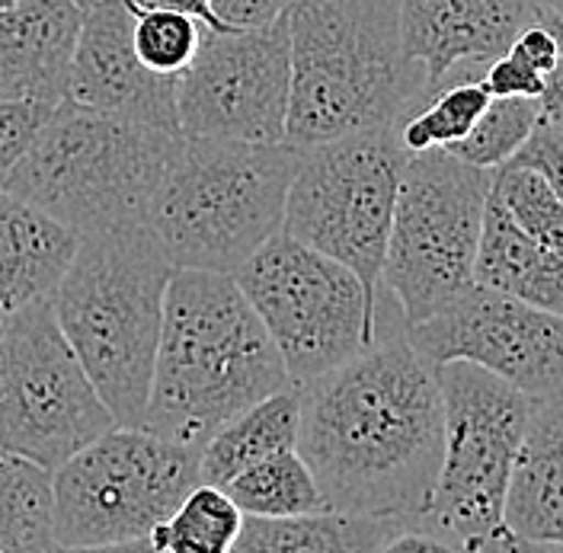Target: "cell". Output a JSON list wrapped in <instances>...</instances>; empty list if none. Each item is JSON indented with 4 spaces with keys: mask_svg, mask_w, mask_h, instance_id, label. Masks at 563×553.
Segmentation results:
<instances>
[{
    "mask_svg": "<svg viewBox=\"0 0 563 553\" xmlns=\"http://www.w3.org/2000/svg\"><path fill=\"white\" fill-rule=\"evenodd\" d=\"M298 454L327 512L426 516L445 449V407L404 327L382 333L330 375L301 384Z\"/></svg>",
    "mask_w": 563,
    "mask_h": 553,
    "instance_id": "1",
    "label": "cell"
},
{
    "mask_svg": "<svg viewBox=\"0 0 563 553\" xmlns=\"http://www.w3.org/2000/svg\"><path fill=\"white\" fill-rule=\"evenodd\" d=\"M285 387L279 349L234 276L176 269L141 425L202 451L224 422Z\"/></svg>",
    "mask_w": 563,
    "mask_h": 553,
    "instance_id": "2",
    "label": "cell"
},
{
    "mask_svg": "<svg viewBox=\"0 0 563 553\" xmlns=\"http://www.w3.org/2000/svg\"><path fill=\"white\" fill-rule=\"evenodd\" d=\"M291 100L285 144L404 125L432 100L420 62L404 48L397 0H291Z\"/></svg>",
    "mask_w": 563,
    "mask_h": 553,
    "instance_id": "3",
    "label": "cell"
},
{
    "mask_svg": "<svg viewBox=\"0 0 563 553\" xmlns=\"http://www.w3.org/2000/svg\"><path fill=\"white\" fill-rule=\"evenodd\" d=\"M174 263L147 224L80 237L52 311L119 425L144 422Z\"/></svg>",
    "mask_w": 563,
    "mask_h": 553,
    "instance_id": "4",
    "label": "cell"
},
{
    "mask_svg": "<svg viewBox=\"0 0 563 553\" xmlns=\"http://www.w3.org/2000/svg\"><path fill=\"white\" fill-rule=\"evenodd\" d=\"M298 157L291 144L183 139L144 224L174 269L234 276L282 231Z\"/></svg>",
    "mask_w": 563,
    "mask_h": 553,
    "instance_id": "5",
    "label": "cell"
},
{
    "mask_svg": "<svg viewBox=\"0 0 563 553\" xmlns=\"http://www.w3.org/2000/svg\"><path fill=\"white\" fill-rule=\"evenodd\" d=\"M179 144L183 135L62 103L10 174L7 192L77 237L144 224Z\"/></svg>",
    "mask_w": 563,
    "mask_h": 553,
    "instance_id": "6",
    "label": "cell"
},
{
    "mask_svg": "<svg viewBox=\"0 0 563 553\" xmlns=\"http://www.w3.org/2000/svg\"><path fill=\"white\" fill-rule=\"evenodd\" d=\"M493 174L445 151L410 154L382 269V288L397 301L404 327L435 317L474 288Z\"/></svg>",
    "mask_w": 563,
    "mask_h": 553,
    "instance_id": "7",
    "label": "cell"
},
{
    "mask_svg": "<svg viewBox=\"0 0 563 553\" xmlns=\"http://www.w3.org/2000/svg\"><path fill=\"white\" fill-rule=\"evenodd\" d=\"M407 161L397 125L305 147L285 199L282 231L352 269L375 308Z\"/></svg>",
    "mask_w": 563,
    "mask_h": 553,
    "instance_id": "8",
    "label": "cell"
},
{
    "mask_svg": "<svg viewBox=\"0 0 563 553\" xmlns=\"http://www.w3.org/2000/svg\"><path fill=\"white\" fill-rule=\"evenodd\" d=\"M234 281L279 349L291 387L330 375L378 340V308L358 276L285 231Z\"/></svg>",
    "mask_w": 563,
    "mask_h": 553,
    "instance_id": "9",
    "label": "cell"
},
{
    "mask_svg": "<svg viewBox=\"0 0 563 553\" xmlns=\"http://www.w3.org/2000/svg\"><path fill=\"white\" fill-rule=\"evenodd\" d=\"M199 484V451L115 425L52 474L55 548L147 538Z\"/></svg>",
    "mask_w": 563,
    "mask_h": 553,
    "instance_id": "10",
    "label": "cell"
},
{
    "mask_svg": "<svg viewBox=\"0 0 563 553\" xmlns=\"http://www.w3.org/2000/svg\"><path fill=\"white\" fill-rule=\"evenodd\" d=\"M119 422L58 327L52 301L3 320L0 449L58 471Z\"/></svg>",
    "mask_w": 563,
    "mask_h": 553,
    "instance_id": "11",
    "label": "cell"
},
{
    "mask_svg": "<svg viewBox=\"0 0 563 553\" xmlns=\"http://www.w3.org/2000/svg\"><path fill=\"white\" fill-rule=\"evenodd\" d=\"M435 380L445 407V449L426 519L481 548L506 528V493L531 397L471 362L439 365Z\"/></svg>",
    "mask_w": 563,
    "mask_h": 553,
    "instance_id": "12",
    "label": "cell"
},
{
    "mask_svg": "<svg viewBox=\"0 0 563 553\" xmlns=\"http://www.w3.org/2000/svg\"><path fill=\"white\" fill-rule=\"evenodd\" d=\"M291 100V38L282 16L260 30H206L179 77L183 139L285 144Z\"/></svg>",
    "mask_w": 563,
    "mask_h": 553,
    "instance_id": "13",
    "label": "cell"
},
{
    "mask_svg": "<svg viewBox=\"0 0 563 553\" xmlns=\"http://www.w3.org/2000/svg\"><path fill=\"white\" fill-rule=\"evenodd\" d=\"M429 368L471 362L509 380L531 400L563 394V317L474 285L449 308L404 327Z\"/></svg>",
    "mask_w": 563,
    "mask_h": 553,
    "instance_id": "14",
    "label": "cell"
},
{
    "mask_svg": "<svg viewBox=\"0 0 563 553\" xmlns=\"http://www.w3.org/2000/svg\"><path fill=\"white\" fill-rule=\"evenodd\" d=\"M176 90L179 77H164L141 65L135 10L125 0H100L84 10L65 103L183 135Z\"/></svg>",
    "mask_w": 563,
    "mask_h": 553,
    "instance_id": "15",
    "label": "cell"
},
{
    "mask_svg": "<svg viewBox=\"0 0 563 553\" xmlns=\"http://www.w3.org/2000/svg\"><path fill=\"white\" fill-rule=\"evenodd\" d=\"M404 48L420 62L432 97L455 80H481L516 35L541 23L538 0H397Z\"/></svg>",
    "mask_w": 563,
    "mask_h": 553,
    "instance_id": "16",
    "label": "cell"
},
{
    "mask_svg": "<svg viewBox=\"0 0 563 553\" xmlns=\"http://www.w3.org/2000/svg\"><path fill=\"white\" fill-rule=\"evenodd\" d=\"M84 7L33 0L0 13V103L62 106Z\"/></svg>",
    "mask_w": 563,
    "mask_h": 553,
    "instance_id": "17",
    "label": "cell"
},
{
    "mask_svg": "<svg viewBox=\"0 0 563 553\" xmlns=\"http://www.w3.org/2000/svg\"><path fill=\"white\" fill-rule=\"evenodd\" d=\"M503 524L526 541L563 544V394L531 400Z\"/></svg>",
    "mask_w": 563,
    "mask_h": 553,
    "instance_id": "18",
    "label": "cell"
},
{
    "mask_svg": "<svg viewBox=\"0 0 563 553\" xmlns=\"http://www.w3.org/2000/svg\"><path fill=\"white\" fill-rule=\"evenodd\" d=\"M80 237L13 192L0 189V317L48 301Z\"/></svg>",
    "mask_w": 563,
    "mask_h": 553,
    "instance_id": "19",
    "label": "cell"
},
{
    "mask_svg": "<svg viewBox=\"0 0 563 553\" xmlns=\"http://www.w3.org/2000/svg\"><path fill=\"white\" fill-rule=\"evenodd\" d=\"M474 285L563 317V256L538 246L490 192Z\"/></svg>",
    "mask_w": 563,
    "mask_h": 553,
    "instance_id": "20",
    "label": "cell"
},
{
    "mask_svg": "<svg viewBox=\"0 0 563 553\" xmlns=\"http://www.w3.org/2000/svg\"><path fill=\"white\" fill-rule=\"evenodd\" d=\"M298 425H301L298 387H285L241 416H234L199 451L202 484L228 489V484L250 471L253 464L279 451L298 449Z\"/></svg>",
    "mask_w": 563,
    "mask_h": 553,
    "instance_id": "21",
    "label": "cell"
},
{
    "mask_svg": "<svg viewBox=\"0 0 563 553\" xmlns=\"http://www.w3.org/2000/svg\"><path fill=\"white\" fill-rule=\"evenodd\" d=\"M404 519L314 512L295 519H244L231 553H378Z\"/></svg>",
    "mask_w": 563,
    "mask_h": 553,
    "instance_id": "22",
    "label": "cell"
},
{
    "mask_svg": "<svg viewBox=\"0 0 563 553\" xmlns=\"http://www.w3.org/2000/svg\"><path fill=\"white\" fill-rule=\"evenodd\" d=\"M52 471L0 449V553H52Z\"/></svg>",
    "mask_w": 563,
    "mask_h": 553,
    "instance_id": "23",
    "label": "cell"
},
{
    "mask_svg": "<svg viewBox=\"0 0 563 553\" xmlns=\"http://www.w3.org/2000/svg\"><path fill=\"white\" fill-rule=\"evenodd\" d=\"M228 496L250 519H295L327 512L323 493L298 449L253 464L228 484Z\"/></svg>",
    "mask_w": 563,
    "mask_h": 553,
    "instance_id": "24",
    "label": "cell"
},
{
    "mask_svg": "<svg viewBox=\"0 0 563 553\" xmlns=\"http://www.w3.org/2000/svg\"><path fill=\"white\" fill-rule=\"evenodd\" d=\"M244 519L228 489L199 484L170 519L151 531V541L164 553H231L244 531Z\"/></svg>",
    "mask_w": 563,
    "mask_h": 553,
    "instance_id": "25",
    "label": "cell"
},
{
    "mask_svg": "<svg viewBox=\"0 0 563 553\" xmlns=\"http://www.w3.org/2000/svg\"><path fill=\"white\" fill-rule=\"evenodd\" d=\"M490 100L493 97L481 80L464 77L442 87L429 103L400 125V141L407 154L449 151L452 144L464 141L471 135V129L481 122V115L487 112Z\"/></svg>",
    "mask_w": 563,
    "mask_h": 553,
    "instance_id": "26",
    "label": "cell"
},
{
    "mask_svg": "<svg viewBox=\"0 0 563 553\" xmlns=\"http://www.w3.org/2000/svg\"><path fill=\"white\" fill-rule=\"evenodd\" d=\"M538 125H541L538 100H490L481 122L471 129V135L452 144L445 154L481 170H499L526 147V141L534 135Z\"/></svg>",
    "mask_w": 563,
    "mask_h": 553,
    "instance_id": "27",
    "label": "cell"
},
{
    "mask_svg": "<svg viewBox=\"0 0 563 553\" xmlns=\"http://www.w3.org/2000/svg\"><path fill=\"white\" fill-rule=\"evenodd\" d=\"M490 192L531 241L563 256V202L544 176L506 164L493 174Z\"/></svg>",
    "mask_w": 563,
    "mask_h": 553,
    "instance_id": "28",
    "label": "cell"
},
{
    "mask_svg": "<svg viewBox=\"0 0 563 553\" xmlns=\"http://www.w3.org/2000/svg\"><path fill=\"white\" fill-rule=\"evenodd\" d=\"M206 30L211 26L176 10H135V52L141 65L164 77H183L206 42Z\"/></svg>",
    "mask_w": 563,
    "mask_h": 553,
    "instance_id": "29",
    "label": "cell"
},
{
    "mask_svg": "<svg viewBox=\"0 0 563 553\" xmlns=\"http://www.w3.org/2000/svg\"><path fill=\"white\" fill-rule=\"evenodd\" d=\"M58 106L45 103H0V189H7V179L30 151L35 135L45 129Z\"/></svg>",
    "mask_w": 563,
    "mask_h": 553,
    "instance_id": "30",
    "label": "cell"
},
{
    "mask_svg": "<svg viewBox=\"0 0 563 553\" xmlns=\"http://www.w3.org/2000/svg\"><path fill=\"white\" fill-rule=\"evenodd\" d=\"M378 553H481V548H471L467 541L439 528L435 521L417 516V519L400 521L378 548Z\"/></svg>",
    "mask_w": 563,
    "mask_h": 553,
    "instance_id": "31",
    "label": "cell"
},
{
    "mask_svg": "<svg viewBox=\"0 0 563 553\" xmlns=\"http://www.w3.org/2000/svg\"><path fill=\"white\" fill-rule=\"evenodd\" d=\"M481 84L487 87L493 100H538L544 93V77L528 68L512 52L496 58L490 68L484 70Z\"/></svg>",
    "mask_w": 563,
    "mask_h": 553,
    "instance_id": "32",
    "label": "cell"
},
{
    "mask_svg": "<svg viewBox=\"0 0 563 553\" xmlns=\"http://www.w3.org/2000/svg\"><path fill=\"white\" fill-rule=\"evenodd\" d=\"M509 164H519L528 167L534 174H541L548 179V186L558 192V199L563 202V135L554 132L551 125H538L534 135L526 141V147L509 161Z\"/></svg>",
    "mask_w": 563,
    "mask_h": 553,
    "instance_id": "33",
    "label": "cell"
},
{
    "mask_svg": "<svg viewBox=\"0 0 563 553\" xmlns=\"http://www.w3.org/2000/svg\"><path fill=\"white\" fill-rule=\"evenodd\" d=\"M291 0H211L218 30H260L285 16Z\"/></svg>",
    "mask_w": 563,
    "mask_h": 553,
    "instance_id": "34",
    "label": "cell"
},
{
    "mask_svg": "<svg viewBox=\"0 0 563 553\" xmlns=\"http://www.w3.org/2000/svg\"><path fill=\"white\" fill-rule=\"evenodd\" d=\"M516 58H522L528 68L538 70L541 77H548L551 70L558 68L563 55V38L548 23H531L522 33L516 35L512 48H509Z\"/></svg>",
    "mask_w": 563,
    "mask_h": 553,
    "instance_id": "35",
    "label": "cell"
},
{
    "mask_svg": "<svg viewBox=\"0 0 563 553\" xmlns=\"http://www.w3.org/2000/svg\"><path fill=\"white\" fill-rule=\"evenodd\" d=\"M538 106H541V122L563 135V55L558 68L544 77V93L538 97Z\"/></svg>",
    "mask_w": 563,
    "mask_h": 553,
    "instance_id": "36",
    "label": "cell"
},
{
    "mask_svg": "<svg viewBox=\"0 0 563 553\" xmlns=\"http://www.w3.org/2000/svg\"><path fill=\"white\" fill-rule=\"evenodd\" d=\"M132 10H176V13H186V16H196L202 20L206 26L218 30L214 16H211V0H125Z\"/></svg>",
    "mask_w": 563,
    "mask_h": 553,
    "instance_id": "37",
    "label": "cell"
},
{
    "mask_svg": "<svg viewBox=\"0 0 563 553\" xmlns=\"http://www.w3.org/2000/svg\"><path fill=\"white\" fill-rule=\"evenodd\" d=\"M481 553H563V544H541V541H526L512 531H499L487 544H481Z\"/></svg>",
    "mask_w": 563,
    "mask_h": 553,
    "instance_id": "38",
    "label": "cell"
},
{
    "mask_svg": "<svg viewBox=\"0 0 563 553\" xmlns=\"http://www.w3.org/2000/svg\"><path fill=\"white\" fill-rule=\"evenodd\" d=\"M52 553H164L151 534L135 538V541H119V544H100V548H52Z\"/></svg>",
    "mask_w": 563,
    "mask_h": 553,
    "instance_id": "39",
    "label": "cell"
},
{
    "mask_svg": "<svg viewBox=\"0 0 563 553\" xmlns=\"http://www.w3.org/2000/svg\"><path fill=\"white\" fill-rule=\"evenodd\" d=\"M541 3V23H548L563 38V0H538Z\"/></svg>",
    "mask_w": 563,
    "mask_h": 553,
    "instance_id": "40",
    "label": "cell"
},
{
    "mask_svg": "<svg viewBox=\"0 0 563 553\" xmlns=\"http://www.w3.org/2000/svg\"><path fill=\"white\" fill-rule=\"evenodd\" d=\"M26 3H33V0H0V13L16 10V7H26Z\"/></svg>",
    "mask_w": 563,
    "mask_h": 553,
    "instance_id": "41",
    "label": "cell"
},
{
    "mask_svg": "<svg viewBox=\"0 0 563 553\" xmlns=\"http://www.w3.org/2000/svg\"><path fill=\"white\" fill-rule=\"evenodd\" d=\"M74 3H77V7H84V10H87V7H93V3H100V0H74Z\"/></svg>",
    "mask_w": 563,
    "mask_h": 553,
    "instance_id": "42",
    "label": "cell"
},
{
    "mask_svg": "<svg viewBox=\"0 0 563 553\" xmlns=\"http://www.w3.org/2000/svg\"><path fill=\"white\" fill-rule=\"evenodd\" d=\"M0 346H3V317H0Z\"/></svg>",
    "mask_w": 563,
    "mask_h": 553,
    "instance_id": "43",
    "label": "cell"
}]
</instances>
